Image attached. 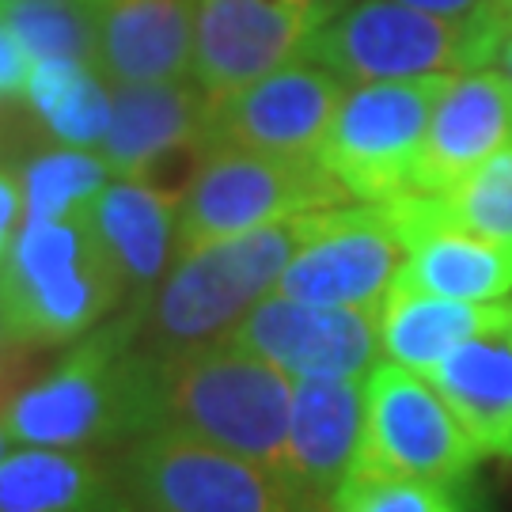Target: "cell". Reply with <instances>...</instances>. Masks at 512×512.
<instances>
[{"label":"cell","instance_id":"obj_1","mask_svg":"<svg viewBox=\"0 0 512 512\" xmlns=\"http://www.w3.org/2000/svg\"><path fill=\"white\" fill-rule=\"evenodd\" d=\"M12 444L122 452L160 429V361L133 342L129 311L84 334L61 365L0 410Z\"/></svg>","mask_w":512,"mask_h":512},{"label":"cell","instance_id":"obj_2","mask_svg":"<svg viewBox=\"0 0 512 512\" xmlns=\"http://www.w3.org/2000/svg\"><path fill=\"white\" fill-rule=\"evenodd\" d=\"M304 217L179 251L164 281L129 311L133 342L156 361L224 342L239 319L277 289L300 243Z\"/></svg>","mask_w":512,"mask_h":512},{"label":"cell","instance_id":"obj_3","mask_svg":"<svg viewBox=\"0 0 512 512\" xmlns=\"http://www.w3.org/2000/svg\"><path fill=\"white\" fill-rule=\"evenodd\" d=\"M293 387V376L224 338L160 361V429L209 440L285 475Z\"/></svg>","mask_w":512,"mask_h":512},{"label":"cell","instance_id":"obj_4","mask_svg":"<svg viewBox=\"0 0 512 512\" xmlns=\"http://www.w3.org/2000/svg\"><path fill=\"white\" fill-rule=\"evenodd\" d=\"M505 19L509 12L497 0L467 19L433 16L403 0H346L315 31L304 57L346 84L490 69Z\"/></svg>","mask_w":512,"mask_h":512},{"label":"cell","instance_id":"obj_5","mask_svg":"<svg viewBox=\"0 0 512 512\" xmlns=\"http://www.w3.org/2000/svg\"><path fill=\"white\" fill-rule=\"evenodd\" d=\"M126 300L92 224L80 213L19 228L0 262V304L19 346H65L92 334Z\"/></svg>","mask_w":512,"mask_h":512},{"label":"cell","instance_id":"obj_6","mask_svg":"<svg viewBox=\"0 0 512 512\" xmlns=\"http://www.w3.org/2000/svg\"><path fill=\"white\" fill-rule=\"evenodd\" d=\"M349 202L319 160L213 145L179 198V251Z\"/></svg>","mask_w":512,"mask_h":512},{"label":"cell","instance_id":"obj_7","mask_svg":"<svg viewBox=\"0 0 512 512\" xmlns=\"http://www.w3.org/2000/svg\"><path fill=\"white\" fill-rule=\"evenodd\" d=\"M126 494L156 512H330L285 475L209 440L156 429L114 456Z\"/></svg>","mask_w":512,"mask_h":512},{"label":"cell","instance_id":"obj_8","mask_svg":"<svg viewBox=\"0 0 512 512\" xmlns=\"http://www.w3.org/2000/svg\"><path fill=\"white\" fill-rule=\"evenodd\" d=\"M444 80L448 76H418L346 88L319 164L349 202H391L418 190L421 148Z\"/></svg>","mask_w":512,"mask_h":512},{"label":"cell","instance_id":"obj_9","mask_svg":"<svg viewBox=\"0 0 512 512\" xmlns=\"http://www.w3.org/2000/svg\"><path fill=\"white\" fill-rule=\"evenodd\" d=\"M478 463L482 452L437 384L387 357L376 361L365 376V433L353 471L459 486Z\"/></svg>","mask_w":512,"mask_h":512},{"label":"cell","instance_id":"obj_10","mask_svg":"<svg viewBox=\"0 0 512 512\" xmlns=\"http://www.w3.org/2000/svg\"><path fill=\"white\" fill-rule=\"evenodd\" d=\"M403 258L406 247L384 202L315 209L304 217L300 243L277 277L274 293L380 315Z\"/></svg>","mask_w":512,"mask_h":512},{"label":"cell","instance_id":"obj_11","mask_svg":"<svg viewBox=\"0 0 512 512\" xmlns=\"http://www.w3.org/2000/svg\"><path fill=\"white\" fill-rule=\"evenodd\" d=\"M334 8L323 0H198L190 76L213 99L239 92L308 54Z\"/></svg>","mask_w":512,"mask_h":512},{"label":"cell","instance_id":"obj_12","mask_svg":"<svg viewBox=\"0 0 512 512\" xmlns=\"http://www.w3.org/2000/svg\"><path fill=\"white\" fill-rule=\"evenodd\" d=\"M228 342L293 380H365L384 357L376 311L308 304L281 293L262 296Z\"/></svg>","mask_w":512,"mask_h":512},{"label":"cell","instance_id":"obj_13","mask_svg":"<svg viewBox=\"0 0 512 512\" xmlns=\"http://www.w3.org/2000/svg\"><path fill=\"white\" fill-rule=\"evenodd\" d=\"M342 95V76L311 57H300L239 92L213 99L209 141L319 160V148Z\"/></svg>","mask_w":512,"mask_h":512},{"label":"cell","instance_id":"obj_14","mask_svg":"<svg viewBox=\"0 0 512 512\" xmlns=\"http://www.w3.org/2000/svg\"><path fill=\"white\" fill-rule=\"evenodd\" d=\"M384 209L406 247L399 285L475 304L512 296V247L452 224L440 213L437 194L410 190Z\"/></svg>","mask_w":512,"mask_h":512},{"label":"cell","instance_id":"obj_15","mask_svg":"<svg viewBox=\"0 0 512 512\" xmlns=\"http://www.w3.org/2000/svg\"><path fill=\"white\" fill-rule=\"evenodd\" d=\"M512 145V80L501 69L452 73L440 88L418 164V190L437 194Z\"/></svg>","mask_w":512,"mask_h":512},{"label":"cell","instance_id":"obj_16","mask_svg":"<svg viewBox=\"0 0 512 512\" xmlns=\"http://www.w3.org/2000/svg\"><path fill=\"white\" fill-rule=\"evenodd\" d=\"M213 95L194 76L152 84H110V122L99 156L114 175H145L171 152L209 145Z\"/></svg>","mask_w":512,"mask_h":512},{"label":"cell","instance_id":"obj_17","mask_svg":"<svg viewBox=\"0 0 512 512\" xmlns=\"http://www.w3.org/2000/svg\"><path fill=\"white\" fill-rule=\"evenodd\" d=\"M110 270L126 296L152 293L179 255V198L160 186L114 175L84 209Z\"/></svg>","mask_w":512,"mask_h":512},{"label":"cell","instance_id":"obj_18","mask_svg":"<svg viewBox=\"0 0 512 512\" xmlns=\"http://www.w3.org/2000/svg\"><path fill=\"white\" fill-rule=\"evenodd\" d=\"M365 433V380H296L285 475L327 505L357 463Z\"/></svg>","mask_w":512,"mask_h":512},{"label":"cell","instance_id":"obj_19","mask_svg":"<svg viewBox=\"0 0 512 512\" xmlns=\"http://www.w3.org/2000/svg\"><path fill=\"white\" fill-rule=\"evenodd\" d=\"M198 0H99V61L107 84L183 80L194 61Z\"/></svg>","mask_w":512,"mask_h":512},{"label":"cell","instance_id":"obj_20","mask_svg":"<svg viewBox=\"0 0 512 512\" xmlns=\"http://www.w3.org/2000/svg\"><path fill=\"white\" fill-rule=\"evenodd\" d=\"M114 459L16 444L0 459V512H133Z\"/></svg>","mask_w":512,"mask_h":512},{"label":"cell","instance_id":"obj_21","mask_svg":"<svg viewBox=\"0 0 512 512\" xmlns=\"http://www.w3.org/2000/svg\"><path fill=\"white\" fill-rule=\"evenodd\" d=\"M376 323H380V353L387 361L429 376L452 349L486 330L512 323V296L475 304V300L421 293V289L395 281L387 300L380 304Z\"/></svg>","mask_w":512,"mask_h":512},{"label":"cell","instance_id":"obj_22","mask_svg":"<svg viewBox=\"0 0 512 512\" xmlns=\"http://www.w3.org/2000/svg\"><path fill=\"white\" fill-rule=\"evenodd\" d=\"M429 380L456 410L482 459L512 463V323L452 349Z\"/></svg>","mask_w":512,"mask_h":512},{"label":"cell","instance_id":"obj_23","mask_svg":"<svg viewBox=\"0 0 512 512\" xmlns=\"http://www.w3.org/2000/svg\"><path fill=\"white\" fill-rule=\"evenodd\" d=\"M107 76L95 65L80 61H35L27 103L38 110V118L54 129L61 145L99 148L110 122V88Z\"/></svg>","mask_w":512,"mask_h":512},{"label":"cell","instance_id":"obj_24","mask_svg":"<svg viewBox=\"0 0 512 512\" xmlns=\"http://www.w3.org/2000/svg\"><path fill=\"white\" fill-rule=\"evenodd\" d=\"M114 179V171L95 148L61 145L42 152L19 171L23 183V224L61 220L88 209L92 198Z\"/></svg>","mask_w":512,"mask_h":512},{"label":"cell","instance_id":"obj_25","mask_svg":"<svg viewBox=\"0 0 512 512\" xmlns=\"http://www.w3.org/2000/svg\"><path fill=\"white\" fill-rule=\"evenodd\" d=\"M0 16L31 61H99V8L76 0H12Z\"/></svg>","mask_w":512,"mask_h":512},{"label":"cell","instance_id":"obj_26","mask_svg":"<svg viewBox=\"0 0 512 512\" xmlns=\"http://www.w3.org/2000/svg\"><path fill=\"white\" fill-rule=\"evenodd\" d=\"M437 202L452 224L512 247V145L482 160L448 190H437Z\"/></svg>","mask_w":512,"mask_h":512},{"label":"cell","instance_id":"obj_27","mask_svg":"<svg viewBox=\"0 0 512 512\" xmlns=\"http://www.w3.org/2000/svg\"><path fill=\"white\" fill-rule=\"evenodd\" d=\"M459 509L452 486L429 478L349 471L330 497V512H452Z\"/></svg>","mask_w":512,"mask_h":512},{"label":"cell","instance_id":"obj_28","mask_svg":"<svg viewBox=\"0 0 512 512\" xmlns=\"http://www.w3.org/2000/svg\"><path fill=\"white\" fill-rule=\"evenodd\" d=\"M31 54L23 50L16 31L8 27V19L0 16V99H19L27 95L31 84Z\"/></svg>","mask_w":512,"mask_h":512},{"label":"cell","instance_id":"obj_29","mask_svg":"<svg viewBox=\"0 0 512 512\" xmlns=\"http://www.w3.org/2000/svg\"><path fill=\"white\" fill-rule=\"evenodd\" d=\"M19 228H23V183L19 175L0 167V262L12 251Z\"/></svg>","mask_w":512,"mask_h":512},{"label":"cell","instance_id":"obj_30","mask_svg":"<svg viewBox=\"0 0 512 512\" xmlns=\"http://www.w3.org/2000/svg\"><path fill=\"white\" fill-rule=\"evenodd\" d=\"M410 8H421V12H433V16H448V19H467L482 12L486 4L494 0H403Z\"/></svg>","mask_w":512,"mask_h":512},{"label":"cell","instance_id":"obj_31","mask_svg":"<svg viewBox=\"0 0 512 512\" xmlns=\"http://www.w3.org/2000/svg\"><path fill=\"white\" fill-rule=\"evenodd\" d=\"M490 69H501V73L512 80V12H509V19H505V27H501V35H497L494 57H490Z\"/></svg>","mask_w":512,"mask_h":512},{"label":"cell","instance_id":"obj_32","mask_svg":"<svg viewBox=\"0 0 512 512\" xmlns=\"http://www.w3.org/2000/svg\"><path fill=\"white\" fill-rule=\"evenodd\" d=\"M8 444H12V437H8V429H4V418H0V459L8 456Z\"/></svg>","mask_w":512,"mask_h":512},{"label":"cell","instance_id":"obj_33","mask_svg":"<svg viewBox=\"0 0 512 512\" xmlns=\"http://www.w3.org/2000/svg\"><path fill=\"white\" fill-rule=\"evenodd\" d=\"M4 342H12V338H8V323H4V304H0V353H4Z\"/></svg>","mask_w":512,"mask_h":512},{"label":"cell","instance_id":"obj_34","mask_svg":"<svg viewBox=\"0 0 512 512\" xmlns=\"http://www.w3.org/2000/svg\"><path fill=\"white\" fill-rule=\"evenodd\" d=\"M497 4H501V8H505V12H512V0H497Z\"/></svg>","mask_w":512,"mask_h":512},{"label":"cell","instance_id":"obj_35","mask_svg":"<svg viewBox=\"0 0 512 512\" xmlns=\"http://www.w3.org/2000/svg\"><path fill=\"white\" fill-rule=\"evenodd\" d=\"M76 4H95V8H99V0H76Z\"/></svg>","mask_w":512,"mask_h":512},{"label":"cell","instance_id":"obj_36","mask_svg":"<svg viewBox=\"0 0 512 512\" xmlns=\"http://www.w3.org/2000/svg\"><path fill=\"white\" fill-rule=\"evenodd\" d=\"M8 4H12V0H0V12H4V8H8Z\"/></svg>","mask_w":512,"mask_h":512},{"label":"cell","instance_id":"obj_37","mask_svg":"<svg viewBox=\"0 0 512 512\" xmlns=\"http://www.w3.org/2000/svg\"><path fill=\"white\" fill-rule=\"evenodd\" d=\"M323 4H346V0H323Z\"/></svg>","mask_w":512,"mask_h":512},{"label":"cell","instance_id":"obj_38","mask_svg":"<svg viewBox=\"0 0 512 512\" xmlns=\"http://www.w3.org/2000/svg\"><path fill=\"white\" fill-rule=\"evenodd\" d=\"M452 512H463V509H452Z\"/></svg>","mask_w":512,"mask_h":512}]
</instances>
